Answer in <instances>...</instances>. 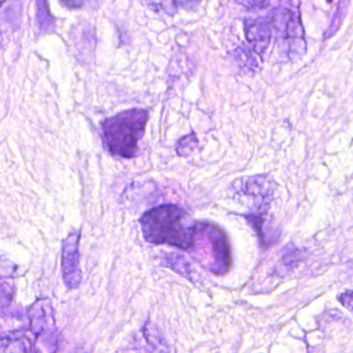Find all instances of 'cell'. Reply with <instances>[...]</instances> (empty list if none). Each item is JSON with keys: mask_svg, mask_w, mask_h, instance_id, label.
<instances>
[{"mask_svg": "<svg viewBox=\"0 0 353 353\" xmlns=\"http://www.w3.org/2000/svg\"><path fill=\"white\" fill-rule=\"evenodd\" d=\"M18 266L10 260L0 256V279L13 278L17 276Z\"/></svg>", "mask_w": 353, "mask_h": 353, "instance_id": "7c38bea8", "label": "cell"}, {"mask_svg": "<svg viewBox=\"0 0 353 353\" xmlns=\"http://www.w3.org/2000/svg\"><path fill=\"white\" fill-rule=\"evenodd\" d=\"M30 330L41 342L50 345L57 343V330L54 310L48 299H40L28 311Z\"/></svg>", "mask_w": 353, "mask_h": 353, "instance_id": "3957f363", "label": "cell"}, {"mask_svg": "<svg viewBox=\"0 0 353 353\" xmlns=\"http://www.w3.org/2000/svg\"><path fill=\"white\" fill-rule=\"evenodd\" d=\"M198 140L195 134L192 133L190 135L181 138L176 144V152L179 156L187 157L191 154L197 146Z\"/></svg>", "mask_w": 353, "mask_h": 353, "instance_id": "9c48e42d", "label": "cell"}, {"mask_svg": "<svg viewBox=\"0 0 353 353\" xmlns=\"http://www.w3.org/2000/svg\"><path fill=\"white\" fill-rule=\"evenodd\" d=\"M148 113L143 109L123 111L103 123L105 143L113 156L131 159L136 156L138 142L144 136Z\"/></svg>", "mask_w": 353, "mask_h": 353, "instance_id": "7a4b0ae2", "label": "cell"}, {"mask_svg": "<svg viewBox=\"0 0 353 353\" xmlns=\"http://www.w3.org/2000/svg\"><path fill=\"white\" fill-rule=\"evenodd\" d=\"M34 344L26 336H0V353H32Z\"/></svg>", "mask_w": 353, "mask_h": 353, "instance_id": "52a82bcc", "label": "cell"}, {"mask_svg": "<svg viewBox=\"0 0 353 353\" xmlns=\"http://www.w3.org/2000/svg\"><path fill=\"white\" fill-rule=\"evenodd\" d=\"M341 303L345 305V307H348L351 311V303H352V294H351V291L348 290L347 292L343 293L340 297Z\"/></svg>", "mask_w": 353, "mask_h": 353, "instance_id": "9a60e30c", "label": "cell"}, {"mask_svg": "<svg viewBox=\"0 0 353 353\" xmlns=\"http://www.w3.org/2000/svg\"><path fill=\"white\" fill-rule=\"evenodd\" d=\"M146 241L189 251L195 243L196 223L187 210L176 205H162L148 210L141 218Z\"/></svg>", "mask_w": 353, "mask_h": 353, "instance_id": "6da1fadb", "label": "cell"}, {"mask_svg": "<svg viewBox=\"0 0 353 353\" xmlns=\"http://www.w3.org/2000/svg\"><path fill=\"white\" fill-rule=\"evenodd\" d=\"M239 187L245 195L263 201L272 197L276 185L274 181L266 175H257L241 179L239 181Z\"/></svg>", "mask_w": 353, "mask_h": 353, "instance_id": "8992f818", "label": "cell"}, {"mask_svg": "<svg viewBox=\"0 0 353 353\" xmlns=\"http://www.w3.org/2000/svg\"><path fill=\"white\" fill-rule=\"evenodd\" d=\"M63 280L69 289L79 288L82 282L80 266L79 233L74 232L63 241L61 255Z\"/></svg>", "mask_w": 353, "mask_h": 353, "instance_id": "277c9868", "label": "cell"}, {"mask_svg": "<svg viewBox=\"0 0 353 353\" xmlns=\"http://www.w3.org/2000/svg\"><path fill=\"white\" fill-rule=\"evenodd\" d=\"M38 20L40 22L41 28L44 30H49L51 24H52V17L49 14L47 3L44 1H39L38 3Z\"/></svg>", "mask_w": 353, "mask_h": 353, "instance_id": "4fadbf2b", "label": "cell"}, {"mask_svg": "<svg viewBox=\"0 0 353 353\" xmlns=\"http://www.w3.org/2000/svg\"><path fill=\"white\" fill-rule=\"evenodd\" d=\"M144 332H145L146 340L150 343V346L154 348V350L159 353H168V347H167L166 342L161 334L160 330L156 326L148 322L145 328H144Z\"/></svg>", "mask_w": 353, "mask_h": 353, "instance_id": "ba28073f", "label": "cell"}, {"mask_svg": "<svg viewBox=\"0 0 353 353\" xmlns=\"http://www.w3.org/2000/svg\"><path fill=\"white\" fill-rule=\"evenodd\" d=\"M235 57H236V61L245 69L253 71L255 68L258 67L257 61L248 48H243V47L237 48L235 51Z\"/></svg>", "mask_w": 353, "mask_h": 353, "instance_id": "30bf717a", "label": "cell"}, {"mask_svg": "<svg viewBox=\"0 0 353 353\" xmlns=\"http://www.w3.org/2000/svg\"><path fill=\"white\" fill-rule=\"evenodd\" d=\"M63 3V5L67 6V7L78 8L81 7V6L83 5V1H74V3H72V1H67V3Z\"/></svg>", "mask_w": 353, "mask_h": 353, "instance_id": "2e32d148", "label": "cell"}, {"mask_svg": "<svg viewBox=\"0 0 353 353\" xmlns=\"http://www.w3.org/2000/svg\"><path fill=\"white\" fill-rule=\"evenodd\" d=\"M239 5L243 6L248 10H260L264 9L270 5L268 1H237Z\"/></svg>", "mask_w": 353, "mask_h": 353, "instance_id": "5bb4252c", "label": "cell"}, {"mask_svg": "<svg viewBox=\"0 0 353 353\" xmlns=\"http://www.w3.org/2000/svg\"><path fill=\"white\" fill-rule=\"evenodd\" d=\"M245 34L251 47L250 51L259 57H263L272 39V28L268 19L248 18L245 20Z\"/></svg>", "mask_w": 353, "mask_h": 353, "instance_id": "5b68a950", "label": "cell"}, {"mask_svg": "<svg viewBox=\"0 0 353 353\" xmlns=\"http://www.w3.org/2000/svg\"><path fill=\"white\" fill-rule=\"evenodd\" d=\"M15 297V290L12 285L0 279V309L10 307Z\"/></svg>", "mask_w": 353, "mask_h": 353, "instance_id": "8fae6325", "label": "cell"}]
</instances>
